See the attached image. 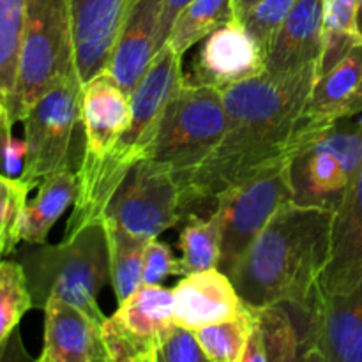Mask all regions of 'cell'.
<instances>
[{"label":"cell","mask_w":362,"mask_h":362,"mask_svg":"<svg viewBox=\"0 0 362 362\" xmlns=\"http://www.w3.org/2000/svg\"><path fill=\"white\" fill-rule=\"evenodd\" d=\"M317 78V67L283 76L264 73L223 90L225 134L209 158L179 180L182 214L197 204L216 202L258 168L288 154Z\"/></svg>","instance_id":"6da1fadb"},{"label":"cell","mask_w":362,"mask_h":362,"mask_svg":"<svg viewBox=\"0 0 362 362\" xmlns=\"http://www.w3.org/2000/svg\"><path fill=\"white\" fill-rule=\"evenodd\" d=\"M334 211L283 205L240 257L228 278L247 306H306L322 293L331 257Z\"/></svg>","instance_id":"7a4b0ae2"},{"label":"cell","mask_w":362,"mask_h":362,"mask_svg":"<svg viewBox=\"0 0 362 362\" xmlns=\"http://www.w3.org/2000/svg\"><path fill=\"white\" fill-rule=\"evenodd\" d=\"M182 78V55L166 42L131 94V122L113 151L94 168L76 172L78 193L66 235L92 223H103L106 205L129 170L151 154L163 113Z\"/></svg>","instance_id":"3957f363"},{"label":"cell","mask_w":362,"mask_h":362,"mask_svg":"<svg viewBox=\"0 0 362 362\" xmlns=\"http://www.w3.org/2000/svg\"><path fill=\"white\" fill-rule=\"evenodd\" d=\"M18 253L35 310L49 297H59L105 322L98 304L110 283V250L105 223H92L59 244H28Z\"/></svg>","instance_id":"277c9868"},{"label":"cell","mask_w":362,"mask_h":362,"mask_svg":"<svg viewBox=\"0 0 362 362\" xmlns=\"http://www.w3.org/2000/svg\"><path fill=\"white\" fill-rule=\"evenodd\" d=\"M66 78L80 80L71 2L27 0L16 88L7 110L9 122H21L32 105Z\"/></svg>","instance_id":"5b68a950"},{"label":"cell","mask_w":362,"mask_h":362,"mask_svg":"<svg viewBox=\"0 0 362 362\" xmlns=\"http://www.w3.org/2000/svg\"><path fill=\"white\" fill-rule=\"evenodd\" d=\"M361 166L362 113L338 120L290 148L292 202L336 211Z\"/></svg>","instance_id":"8992f818"},{"label":"cell","mask_w":362,"mask_h":362,"mask_svg":"<svg viewBox=\"0 0 362 362\" xmlns=\"http://www.w3.org/2000/svg\"><path fill=\"white\" fill-rule=\"evenodd\" d=\"M225 129L223 92L184 76L166 105L147 159L170 170L179 182L209 158Z\"/></svg>","instance_id":"52a82bcc"},{"label":"cell","mask_w":362,"mask_h":362,"mask_svg":"<svg viewBox=\"0 0 362 362\" xmlns=\"http://www.w3.org/2000/svg\"><path fill=\"white\" fill-rule=\"evenodd\" d=\"M292 202L288 154L267 163L216 198L221 219L218 269L230 274L272 216Z\"/></svg>","instance_id":"ba28073f"},{"label":"cell","mask_w":362,"mask_h":362,"mask_svg":"<svg viewBox=\"0 0 362 362\" xmlns=\"http://www.w3.org/2000/svg\"><path fill=\"white\" fill-rule=\"evenodd\" d=\"M182 216V193L175 175L144 159L129 170L108 202L103 223L148 243L175 226Z\"/></svg>","instance_id":"9c48e42d"},{"label":"cell","mask_w":362,"mask_h":362,"mask_svg":"<svg viewBox=\"0 0 362 362\" xmlns=\"http://www.w3.org/2000/svg\"><path fill=\"white\" fill-rule=\"evenodd\" d=\"M81 83L78 78L57 81L23 117L27 163L20 179L34 189L49 173L71 166V141L80 122Z\"/></svg>","instance_id":"30bf717a"},{"label":"cell","mask_w":362,"mask_h":362,"mask_svg":"<svg viewBox=\"0 0 362 362\" xmlns=\"http://www.w3.org/2000/svg\"><path fill=\"white\" fill-rule=\"evenodd\" d=\"M173 324V290L141 285L103 322L110 362H158L163 334Z\"/></svg>","instance_id":"8fae6325"},{"label":"cell","mask_w":362,"mask_h":362,"mask_svg":"<svg viewBox=\"0 0 362 362\" xmlns=\"http://www.w3.org/2000/svg\"><path fill=\"white\" fill-rule=\"evenodd\" d=\"M265 73L264 49L239 20H232L202 41L187 81L218 90Z\"/></svg>","instance_id":"7c38bea8"},{"label":"cell","mask_w":362,"mask_h":362,"mask_svg":"<svg viewBox=\"0 0 362 362\" xmlns=\"http://www.w3.org/2000/svg\"><path fill=\"white\" fill-rule=\"evenodd\" d=\"M80 122L85 147L78 170H88L113 151L131 122V95L108 69L81 85Z\"/></svg>","instance_id":"4fadbf2b"},{"label":"cell","mask_w":362,"mask_h":362,"mask_svg":"<svg viewBox=\"0 0 362 362\" xmlns=\"http://www.w3.org/2000/svg\"><path fill=\"white\" fill-rule=\"evenodd\" d=\"M362 113V42L341 62L317 78L297 119L292 145L313 136L338 120Z\"/></svg>","instance_id":"5bb4252c"},{"label":"cell","mask_w":362,"mask_h":362,"mask_svg":"<svg viewBox=\"0 0 362 362\" xmlns=\"http://www.w3.org/2000/svg\"><path fill=\"white\" fill-rule=\"evenodd\" d=\"M166 0H129L108 71L120 87L133 94L148 64L161 49V21Z\"/></svg>","instance_id":"9a60e30c"},{"label":"cell","mask_w":362,"mask_h":362,"mask_svg":"<svg viewBox=\"0 0 362 362\" xmlns=\"http://www.w3.org/2000/svg\"><path fill=\"white\" fill-rule=\"evenodd\" d=\"M42 311L45 341L39 362H110L101 322L59 297H49Z\"/></svg>","instance_id":"2e32d148"},{"label":"cell","mask_w":362,"mask_h":362,"mask_svg":"<svg viewBox=\"0 0 362 362\" xmlns=\"http://www.w3.org/2000/svg\"><path fill=\"white\" fill-rule=\"evenodd\" d=\"M324 49V0H297L265 52V73L283 76L317 67Z\"/></svg>","instance_id":"e0dca14e"},{"label":"cell","mask_w":362,"mask_h":362,"mask_svg":"<svg viewBox=\"0 0 362 362\" xmlns=\"http://www.w3.org/2000/svg\"><path fill=\"white\" fill-rule=\"evenodd\" d=\"M244 310L232 279L218 267L182 276L173 288V322L191 331L232 320Z\"/></svg>","instance_id":"ac0fdd59"},{"label":"cell","mask_w":362,"mask_h":362,"mask_svg":"<svg viewBox=\"0 0 362 362\" xmlns=\"http://www.w3.org/2000/svg\"><path fill=\"white\" fill-rule=\"evenodd\" d=\"M81 85L108 69L129 0H69Z\"/></svg>","instance_id":"d6986e66"},{"label":"cell","mask_w":362,"mask_h":362,"mask_svg":"<svg viewBox=\"0 0 362 362\" xmlns=\"http://www.w3.org/2000/svg\"><path fill=\"white\" fill-rule=\"evenodd\" d=\"M362 279V166L334 211L331 257L320 278L325 293H339Z\"/></svg>","instance_id":"ffe728a7"},{"label":"cell","mask_w":362,"mask_h":362,"mask_svg":"<svg viewBox=\"0 0 362 362\" xmlns=\"http://www.w3.org/2000/svg\"><path fill=\"white\" fill-rule=\"evenodd\" d=\"M315 361L362 362V279L346 292H324Z\"/></svg>","instance_id":"44dd1931"},{"label":"cell","mask_w":362,"mask_h":362,"mask_svg":"<svg viewBox=\"0 0 362 362\" xmlns=\"http://www.w3.org/2000/svg\"><path fill=\"white\" fill-rule=\"evenodd\" d=\"M251 331L243 362L300 361V332L288 304L250 306Z\"/></svg>","instance_id":"7402d4cb"},{"label":"cell","mask_w":362,"mask_h":362,"mask_svg":"<svg viewBox=\"0 0 362 362\" xmlns=\"http://www.w3.org/2000/svg\"><path fill=\"white\" fill-rule=\"evenodd\" d=\"M78 193V177L71 166L49 173L39 184V191L34 200L23 205L18 237L27 244H45L49 230L55 226L60 216L67 211Z\"/></svg>","instance_id":"603a6c76"},{"label":"cell","mask_w":362,"mask_h":362,"mask_svg":"<svg viewBox=\"0 0 362 362\" xmlns=\"http://www.w3.org/2000/svg\"><path fill=\"white\" fill-rule=\"evenodd\" d=\"M235 18L233 0H191L177 14L166 42H170L179 55H184L191 46L202 42Z\"/></svg>","instance_id":"cb8c5ba5"},{"label":"cell","mask_w":362,"mask_h":362,"mask_svg":"<svg viewBox=\"0 0 362 362\" xmlns=\"http://www.w3.org/2000/svg\"><path fill=\"white\" fill-rule=\"evenodd\" d=\"M361 42L357 0H324V49L318 76L331 71Z\"/></svg>","instance_id":"d4e9b609"},{"label":"cell","mask_w":362,"mask_h":362,"mask_svg":"<svg viewBox=\"0 0 362 362\" xmlns=\"http://www.w3.org/2000/svg\"><path fill=\"white\" fill-rule=\"evenodd\" d=\"M219 246H221V219L218 211L214 209L207 219L193 212L187 214V221L179 237V247L182 251L180 258L182 276L218 267Z\"/></svg>","instance_id":"484cf974"},{"label":"cell","mask_w":362,"mask_h":362,"mask_svg":"<svg viewBox=\"0 0 362 362\" xmlns=\"http://www.w3.org/2000/svg\"><path fill=\"white\" fill-rule=\"evenodd\" d=\"M27 0H0V106L9 110L20 66Z\"/></svg>","instance_id":"4316f807"},{"label":"cell","mask_w":362,"mask_h":362,"mask_svg":"<svg viewBox=\"0 0 362 362\" xmlns=\"http://www.w3.org/2000/svg\"><path fill=\"white\" fill-rule=\"evenodd\" d=\"M110 250V283L122 303L144 285V257L147 243L120 230L105 226Z\"/></svg>","instance_id":"83f0119b"},{"label":"cell","mask_w":362,"mask_h":362,"mask_svg":"<svg viewBox=\"0 0 362 362\" xmlns=\"http://www.w3.org/2000/svg\"><path fill=\"white\" fill-rule=\"evenodd\" d=\"M34 308L27 276L18 260L0 262V350L4 349L21 318Z\"/></svg>","instance_id":"f1b7e54d"},{"label":"cell","mask_w":362,"mask_h":362,"mask_svg":"<svg viewBox=\"0 0 362 362\" xmlns=\"http://www.w3.org/2000/svg\"><path fill=\"white\" fill-rule=\"evenodd\" d=\"M251 331L250 306L239 317L198 329L197 338L212 362H243Z\"/></svg>","instance_id":"f546056e"},{"label":"cell","mask_w":362,"mask_h":362,"mask_svg":"<svg viewBox=\"0 0 362 362\" xmlns=\"http://www.w3.org/2000/svg\"><path fill=\"white\" fill-rule=\"evenodd\" d=\"M32 187L21 179L0 173V257L16 250L18 223Z\"/></svg>","instance_id":"4dcf8cb0"},{"label":"cell","mask_w":362,"mask_h":362,"mask_svg":"<svg viewBox=\"0 0 362 362\" xmlns=\"http://www.w3.org/2000/svg\"><path fill=\"white\" fill-rule=\"evenodd\" d=\"M296 2L297 0H260L237 18L257 39L260 48L264 49V55Z\"/></svg>","instance_id":"1f68e13d"},{"label":"cell","mask_w":362,"mask_h":362,"mask_svg":"<svg viewBox=\"0 0 362 362\" xmlns=\"http://www.w3.org/2000/svg\"><path fill=\"white\" fill-rule=\"evenodd\" d=\"M158 362H209L197 332L173 322L163 334Z\"/></svg>","instance_id":"d6a6232c"},{"label":"cell","mask_w":362,"mask_h":362,"mask_svg":"<svg viewBox=\"0 0 362 362\" xmlns=\"http://www.w3.org/2000/svg\"><path fill=\"white\" fill-rule=\"evenodd\" d=\"M168 276H182L180 260L168 244L158 239L148 240L144 257V285H161Z\"/></svg>","instance_id":"836d02e7"},{"label":"cell","mask_w":362,"mask_h":362,"mask_svg":"<svg viewBox=\"0 0 362 362\" xmlns=\"http://www.w3.org/2000/svg\"><path fill=\"white\" fill-rule=\"evenodd\" d=\"M27 163V141L13 136L11 131L0 144V173L13 179H20Z\"/></svg>","instance_id":"e575fe53"},{"label":"cell","mask_w":362,"mask_h":362,"mask_svg":"<svg viewBox=\"0 0 362 362\" xmlns=\"http://www.w3.org/2000/svg\"><path fill=\"white\" fill-rule=\"evenodd\" d=\"M187 2H191V0H166L165 2V13H163V21H161V37H159V41H161V48L166 45V41H168L170 28H172L177 14L186 7Z\"/></svg>","instance_id":"d590c367"},{"label":"cell","mask_w":362,"mask_h":362,"mask_svg":"<svg viewBox=\"0 0 362 362\" xmlns=\"http://www.w3.org/2000/svg\"><path fill=\"white\" fill-rule=\"evenodd\" d=\"M13 129V124L9 122V117H7V112L6 110L0 106V144H2L4 136L7 134V131Z\"/></svg>","instance_id":"8d00e7d4"},{"label":"cell","mask_w":362,"mask_h":362,"mask_svg":"<svg viewBox=\"0 0 362 362\" xmlns=\"http://www.w3.org/2000/svg\"><path fill=\"white\" fill-rule=\"evenodd\" d=\"M257 2H260V0H233V4H235L237 18H239L243 13H246V11L250 9V7H253Z\"/></svg>","instance_id":"74e56055"},{"label":"cell","mask_w":362,"mask_h":362,"mask_svg":"<svg viewBox=\"0 0 362 362\" xmlns=\"http://www.w3.org/2000/svg\"><path fill=\"white\" fill-rule=\"evenodd\" d=\"M357 27L362 35V0H357Z\"/></svg>","instance_id":"f35d334b"}]
</instances>
